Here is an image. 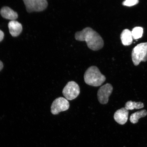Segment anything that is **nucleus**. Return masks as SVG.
I'll use <instances>...</instances> for the list:
<instances>
[{
    "mask_svg": "<svg viewBox=\"0 0 147 147\" xmlns=\"http://www.w3.org/2000/svg\"><path fill=\"white\" fill-rule=\"evenodd\" d=\"M121 39L124 45L129 46L131 45L133 39L131 31L128 29H124L121 34Z\"/></svg>",
    "mask_w": 147,
    "mask_h": 147,
    "instance_id": "obj_11",
    "label": "nucleus"
},
{
    "mask_svg": "<svg viewBox=\"0 0 147 147\" xmlns=\"http://www.w3.org/2000/svg\"><path fill=\"white\" fill-rule=\"evenodd\" d=\"M28 12H41L47 8L48 2L46 0H24Z\"/></svg>",
    "mask_w": 147,
    "mask_h": 147,
    "instance_id": "obj_5",
    "label": "nucleus"
},
{
    "mask_svg": "<svg viewBox=\"0 0 147 147\" xmlns=\"http://www.w3.org/2000/svg\"><path fill=\"white\" fill-rule=\"evenodd\" d=\"M139 2L138 0H126L123 2L122 4L124 6L131 7L137 4Z\"/></svg>",
    "mask_w": 147,
    "mask_h": 147,
    "instance_id": "obj_15",
    "label": "nucleus"
},
{
    "mask_svg": "<svg viewBox=\"0 0 147 147\" xmlns=\"http://www.w3.org/2000/svg\"><path fill=\"white\" fill-rule=\"evenodd\" d=\"M8 26L9 32L13 36H18L22 30V26L21 23L16 20L9 22Z\"/></svg>",
    "mask_w": 147,
    "mask_h": 147,
    "instance_id": "obj_9",
    "label": "nucleus"
},
{
    "mask_svg": "<svg viewBox=\"0 0 147 147\" xmlns=\"http://www.w3.org/2000/svg\"><path fill=\"white\" fill-rule=\"evenodd\" d=\"M143 29L140 27H135L131 31L132 36L134 40L140 38L142 36Z\"/></svg>",
    "mask_w": 147,
    "mask_h": 147,
    "instance_id": "obj_14",
    "label": "nucleus"
},
{
    "mask_svg": "<svg viewBox=\"0 0 147 147\" xmlns=\"http://www.w3.org/2000/svg\"><path fill=\"white\" fill-rule=\"evenodd\" d=\"M113 90V86L109 83L104 84L100 88L97 92V97L100 104H106L107 103Z\"/></svg>",
    "mask_w": 147,
    "mask_h": 147,
    "instance_id": "obj_7",
    "label": "nucleus"
},
{
    "mask_svg": "<svg viewBox=\"0 0 147 147\" xmlns=\"http://www.w3.org/2000/svg\"><path fill=\"white\" fill-rule=\"evenodd\" d=\"M1 14L2 17L5 19L14 21L18 18L17 13L8 7H5L1 10Z\"/></svg>",
    "mask_w": 147,
    "mask_h": 147,
    "instance_id": "obj_10",
    "label": "nucleus"
},
{
    "mask_svg": "<svg viewBox=\"0 0 147 147\" xmlns=\"http://www.w3.org/2000/svg\"><path fill=\"white\" fill-rule=\"evenodd\" d=\"M132 59L136 66L138 65L141 61L147 60V42L139 44L134 48L132 52Z\"/></svg>",
    "mask_w": 147,
    "mask_h": 147,
    "instance_id": "obj_3",
    "label": "nucleus"
},
{
    "mask_svg": "<svg viewBox=\"0 0 147 147\" xmlns=\"http://www.w3.org/2000/svg\"><path fill=\"white\" fill-rule=\"evenodd\" d=\"M62 93L67 100H72L76 98L80 94V87L76 82H69L63 88Z\"/></svg>",
    "mask_w": 147,
    "mask_h": 147,
    "instance_id": "obj_4",
    "label": "nucleus"
},
{
    "mask_svg": "<svg viewBox=\"0 0 147 147\" xmlns=\"http://www.w3.org/2000/svg\"><path fill=\"white\" fill-rule=\"evenodd\" d=\"M69 101L63 97H59L54 101L51 107V113L54 115H57L60 112L65 111L69 109Z\"/></svg>",
    "mask_w": 147,
    "mask_h": 147,
    "instance_id": "obj_6",
    "label": "nucleus"
},
{
    "mask_svg": "<svg viewBox=\"0 0 147 147\" xmlns=\"http://www.w3.org/2000/svg\"><path fill=\"white\" fill-rule=\"evenodd\" d=\"M84 80L88 85L98 87L105 82L106 77L101 73L98 68L95 66H91L88 68L84 73Z\"/></svg>",
    "mask_w": 147,
    "mask_h": 147,
    "instance_id": "obj_2",
    "label": "nucleus"
},
{
    "mask_svg": "<svg viewBox=\"0 0 147 147\" xmlns=\"http://www.w3.org/2000/svg\"><path fill=\"white\" fill-rule=\"evenodd\" d=\"M147 115V111L146 110H143L132 114L130 117V121L134 124L137 123L140 119L144 117Z\"/></svg>",
    "mask_w": 147,
    "mask_h": 147,
    "instance_id": "obj_12",
    "label": "nucleus"
},
{
    "mask_svg": "<svg viewBox=\"0 0 147 147\" xmlns=\"http://www.w3.org/2000/svg\"><path fill=\"white\" fill-rule=\"evenodd\" d=\"M128 114V110L125 108H122L115 112L114 115V119L119 124L124 125L127 121Z\"/></svg>",
    "mask_w": 147,
    "mask_h": 147,
    "instance_id": "obj_8",
    "label": "nucleus"
},
{
    "mask_svg": "<svg viewBox=\"0 0 147 147\" xmlns=\"http://www.w3.org/2000/svg\"><path fill=\"white\" fill-rule=\"evenodd\" d=\"M3 64L1 61H0V71L3 69Z\"/></svg>",
    "mask_w": 147,
    "mask_h": 147,
    "instance_id": "obj_17",
    "label": "nucleus"
},
{
    "mask_svg": "<svg viewBox=\"0 0 147 147\" xmlns=\"http://www.w3.org/2000/svg\"><path fill=\"white\" fill-rule=\"evenodd\" d=\"M144 107V104L141 102H136L132 101H128L126 102L125 108L128 110H133L134 109H140Z\"/></svg>",
    "mask_w": 147,
    "mask_h": 147,
    "instance_id": "obj_13",
    "label": "nucleus"
},
{
    "mask_svg": "<svg viewBox=\"0 0 147 147\" xmlns=\"http://www.w3.org/2000/svg\"><path fill=\"white\" fill-rule=\"evenodd\" d=\"M4 36V33H3L2 31L0 30V42H1L3 39Z\"/></svg>",
    "mask_w": 147,
    "mask_h": 147,
    "instance_id": "obj_16",
    "label": "nucleus"
},
{
    "mask_svg": "<svg viewBox=\"0 0 147 147\" xmlns=\"http://www.w3.org/2000/svg\"><path fill=\"white\" fill-rule=\"evenodd\" d=\"M75 38L80 41H85L88 47L94 51L102 49L104 45L103 40L98 33L90 27L85 28L75 34Z\"/></svg>",
    "mask_w": 147,
    "mask_h": 147,
    "instance_id": "obj_1",
    "label": "nucleus"
}]
</instances>
